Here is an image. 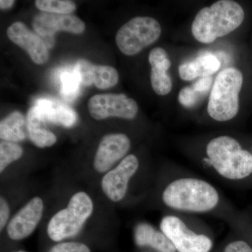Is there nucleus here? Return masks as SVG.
<instances>
[{
    "label": "nucleus",
    "mask_w": 252,
    "mask_h": 252,
    "mask_svg": "<svg viewBox=\"0 0 252 252\" xmlns=\"http://www.w3.org/2000/svg\"><path fill=\"white\" fill-rule=\"evenodd\" d=\"M245 19L242 6L231 0H220L198 11L192 24V34L197 41L210 44L240 27Z\"/></svg>",
    "instance_id": "f257e3e1"
},
{
    "label": "nucleus",
    "mask_w": 252,
    "mask_h": 252,
    "mask_svg": "<svg viewBox=\"0 0 252 252\" xmlns=\"http://www.w3.org/2000/svg\"><path fill=\"white\" fill-rule=\"evenodd\" d=\"M167 206L182 211L204 212L215 208L219 203L216 189L203 180L183 178L171 182L162 193Z\"/></svg>",
    "instance_id": "f03ea898"
},
{
    "label": "nucleus",
    "mask_w": 252,
    "mask_h": 252,
    "mask_svg": "<svg viewBox=\"0 0 252 252\" xmlns=\"http://www.w3.org/2000/svg\"><path fill=\"white\" fill-rule=\"evenodd\" d=\"M207 154L219 174L229 180H241L252 173V155L243 150L238 141L220 136L210 141Z\"/></svg>",
    "instance_id": "7ed1b4c3"
},
{
    "label": "nucleus",
    "mask_w": 252,
    "mask_h": 252,
    "mask_svg": "<svg viewBox=\"0 0 252 252\" xmlns=\"http://www.w3.org/2000/svg\"><path fill=\"white\" fill-rule=\"evenodd\" d=\"M243 83V74L236 68H226L217 75L207 106V112L212 119L226 122L237 115Z\"/></svg>",
    "instance_id": "20e7f679"
},
{
    "label": "nucleus",
    "mask_w": 252,
    "mask_h": 252,
    "mask_svg": "<svg viewBox=\"0 0 252 252\" xmlns=\"http://www.w3.org/2000/svg\"><path fill=\"white\" fill-rule=\"evenodd\" d=\"M94 210V204L88 194L79 192L69 200L67 207L58 212L47 227L49 238L59 242L75 236Z\"/></svg>",
    "instance_id": "39448f33"
},
{
    "label": "nucleus",
    "mask_w": 252,
    "mask_h": 252,
    "mask_svg": "<svg viewBox=\"0 0 252 252\" xmlns=\"http://www.w3.org/2000/svg\"><path fill=\"white\" fill-rule=\"evenodd\" d=\"M161 34V27L157 20L147 16H139L130 20L119 28L116 34V43L126 56H134L154 44Z\"/></svg>",
    "instance_id": "423d86ee"
},
{
    "label": "nucleus",
    "mask_w": 252,
    "mask_h": 252,
    "mask_svg": "<svg viewBox=\"0 0 252 252\" xmlns=\"http://www.w3.org/2000/svg\"><path fill=\"white\" fill-rule=\"evenodd\" d=\"M160 229L179 252H209L212 248L211 240L204 235L191 231L180 219L167 216L162 219Z\"/></svg>",
    "instance_id": "0eeeda50"
},
{
    "label": "nucleus",
    "mask_w": 252,
    "mask_h": 252,
    "mask_svg": "<svg viewBox=\"0 0 252 252\" xmlns=\"http://www.w3.org/2000/svg\"><path fill=\"white\" fill-rule=\"evenodd\" d=\"M88 109L95 120L109 117L133 119L138 112L137 102L125 94H95L89 99Z\"/></svg>",
    "instance_id": "6e6552de"
},
{
    "label": "nucleus",
    "mask_w": 252,
    "mask_h": 252,
    "mask_svg": "<svg viewBox=\"0 0 252 252\" xmlns=\"http://www.w3.org/2000/svg\"><path fill=\"white\" fill-rule=\"evenodd\" d=\"M139 167V161L135 155L127 156L115 168L104 176L102 189L106 196L113 202H119L125 197L131 177Z\"/></svg>",
    "instance_id": "1a4fd4ad"
},
{
    "label": "nucleus",
    "mask_w": 252,
    "mask_h": 252,
    "mask_svg": "<svg viewBox=\"0 0 252 252\" xmlns=\"http://www.w3.org/2000/svg\"><path fill=\"white\" fill-rule=\"evenodd\" d=\"M44 203L39 197L28 202L14 215L7 225V234L11 240H21L33 233L42 217Z\"/></svg>",
    "instance_id": "9d476101"
},
{
    "label": "nucleus",
    "mask_w": 252,
    "mask_h": 252,
    "mask_svg": "<svg viewBox=\"0 0 252 252\" xmlns=\"http://www.w3.org/2000/svg\"><path fill=\"white\" fill-rule=\"evenodd\" d=\"M130 147V141L124 134H109L104 136L96 152L94 168L100 173L107 172L116 162L125 157Z\"/></svg>",
    "instance_id": "9b49d317"
},
{
    "label": "nucleus",
    "mask_w": 252,
    "mask_h": 252,
    "mask_svg": "<svg viewBox=\"0 0 252 252\" xmlns=\"http://www.w3.org/2000/svg\"><path fill=\"white\" fill-rule=\"evenodd\" d=\"M36 33L44 37H52L58 31L79 34L85 31V23L72 14H57L41 12L36 15L32 22Z\"/></svg>",
    "instance_id": "f8f14e48"
},
{
    "label": "nucleus",
    "mask_w": 252,
    "mask_h": 252,
    "mask_svg": "<svg viewBox=\"0 0 252 252\" xmlns=\"http://www.w3.org/2000/svg\"><path fill=\"white\" fill-rule=\"evenodd\" d=\"M6 34L10 40L27 52L35 64H44L47 62L49 59L47 46L26 25L15 22L8 28Z\"/></svg>",
    "instance_id": "ddd939ff"
},
{
    "label": "nucleus",
    "mask_w": 252,
    "mask_h": 252,
    "mask_svg": "<svg viewBox=\"0 0 252 252\" xmlns=\"http://www.w3.org/2000/svg\"><path fill=\"white\" fill-rule=\"evenodd\" d=\"M149 62L152 66L151 83L154 92L158 95L170 94L172 82L167 70L171 66V61L166 51L160 47L152 49L149 54Z\"/></svg>",
    "instance_id": "4468645a"
},
{
    "label": "nucleus",
    "mask_w": 252,
    "mask_h": 252,
    "mask_svg": "<svg viewBox=\"0 0 252 252\" xmlns=\"http://www.w3.org/2000/svg\"><path fill=\"white\" fill-rule=\"evenodd\" d=\"M40 111L45 122L70 127L76 124L77 113L65 104L50 98H40L34 104Z\"/></svg>",
    "instance_id": "2eb2a0df"
},
{
    "label": "nucleus",
    "mask_w": 252,
    "mask_h": 252,
    "mask_svg": "<svg viewBox=\"0 0 252 252\" xmlns=\"http://www.w3.org/2000/svg\"><path fill=\"white\" fill-rule=\"evenodd\" d=\"M220 67V61L215 55L203 54L194 61L181 64L179 74L183 80L192 81L198 77H210Z\"/></svg>",
    "instance_id": "dca6fc26"
},
{
    "label": "nucleus",
    "mask_w": 252,
    "mask_h": 252,
    "mask_svg": "<svg viewBox=\"0 0 252 252\" xmlns=\"http://www.w3.org/2000/svg\"><path fill=\"white\" fill-rule=\"evenodd\" d=\"M44 122L39 108L33 106L28 112L26 126L30 140L39 148L51 147L57 142L56 135L43 127Z\"/></svg>",
    "instance_id": "f3484780"
},
{
    "label": "nucleus",
    "mask_w": 252,
    "mask_h": 252,
    "mask_svg": "<svg viewBox=\"0 0 252 252\" xmlns=\"http://www.w3.org/2000/svg\"><path fill=\"white\" fill-rule=\"evenodd\" d=\"M135 239L136 244L140 247L149 246L158 252L177 251L166 235L147 223H140L136 227Z\"/></svg>",
    "instance_id": "a211bd4d"
},
{
    "label": "nucleus",
    "mask_w": 252,
    "mask_h": 252,
    "mask_svg": "<svg viewBox=\"0 0 252 252\" xmlns=\"http://www.w3.org/2000/svg\"><path fill=\"white\" fill-rule=\"evenodd\" d=\"M27 125L22 113L15 111L0 123V138L4 142H21L26 139L23 127Z\"/></svg>",
    "instance_id": "6ab92c4d"
},
{
    "label": "nucleus",
    "mask_w": 252,
    "mask_h": 252,
    "mask_svg": "<svg viewBox=\"0 0 252 252\" xmlns=\"http://www.w3.org/2000/svg\"><path fill=\"white\" fill-rule=\"evenodd\" d=\"M93 84L101 90L110 89L119 81V73L115 68L109 65H94L91 69Z\"/></svg>",
    "instance_id": "aec40b11"
},
{
    "label": "nucleus",
    "mask_w": 252,
    "mask_h": 252,
    "mask_svg": "<svg viewBox=\"0 0 252 252\" xmlns=\"http://www.w3.org/2000/svg\"><path fill=\"white\" fill-rule=\"evenodd\" d=\"M35 6L41 12L57 14H70L77 8L74 1L67 0H37Z\"/></svg>",
    "instance_id": "412c9836"
},
{
    "label": "nucleus",
    "mask_w": 252,
    "mask_h": 252,
    "mask_svg": "<svg viewBox=\"0 0 252 252\" xmlns=\"http://www.w3.org/2000/svg\"><path fill=\"white\" fill-rule=\"evenodd\" d=\"M23 152L22 148L17 144L1 142L0 143V172H3L11 162L22 157Z\"/></svg>",
    "instance_id": "4be33fe9"
},
{
    "label": "nucleus",
    "mask_w": 252,
    "mask_h": 252,
    "mask_svg": "<svg viewBox=\"0 0 252 252\" xmlns=\"http://www.w3.org/2000/svg\"><path fill=\"white\" fill-rule=\"evenodd\" d=\"M63 84V93L67 97H70L77 92L81 83L79 74L74 72H65L61 77Z\"/></svg>",
    "instance_id": "5701e85b"
},
{
    "label": "nucleus",
    "mask_w": 252,
    "mask_h": 252,
    "mask_svg": "<svg viewBox=\"0 0 252 252\" xmlns=\"http://www.w3.org/2000/svg\"><path fill=\"white\" fill-rule=\"evenodd\" d=\"M203 97L204 96L197 92L191 86L182 89L178 95L179 102L187 108L194 107Z\"/></svg>",
    "instance_id": "b1692460"
},
{
    "label": "nucleus",
    "mask_w": 252,
    "mask_h": 252,
    "mask_svg": "<svg viewBox=\"0 0 252 252\" xmlns=\"http://www.w3.org/2000/svg\"><path fill=\"white\" fill-rule=\"evenodd\" d=\"M50 252H91V250L84 244L69 242L56 245Z\"/></svg>",
    "instance_id": "393cba45"
},
{
    "label": "nucleus",
    "mask_w": 252,
    "mask_h": 252,
    "mask_svg": "<svg viewBox=\"0 0 252 252\" xmlns=\"http://www.w3.org/2000/svg\"><path fill=\"white\" fill-rule=\"evenodd\" d=\"M212 78L211 77H201L195 81L191 86L197 92L205 97L211 89Z\"/></svg>",
    "instance_id": "a878e982"
},
{
    "label": "nucleus",
    "mask_w": 252,
    "mask_h": 252,
    "mask_svg": "<svg viewBox=\"0 0 252 252\" xmlns=\"http://www.w3.org/2000/svg\"><path fill=\"white\" fill-rule=\"evenodd\" d=\"M9 217V207L7 202L2 197L0 200V229L3 230Z\"/></svg>",
    "instance_id": "bb28decb"
},
{
    "label": "nucleus",
    "mask_w": 252,
    "mask_h": 252,
    "mask_svg": "<svg viewBox=\"0 0 252 252\" xmlns=\"http://www.w3.org/2000/svg\"><path fill=\"white\" fill-rule=\"evenodd\" d=\"M224 252H252V249L244 241H235L227 245Z\"/></svg>",
    "instance_id": "cd10ccee"
},
{
    "label": "nucleus",
    "mask_w": 252,
    "mask_h": 252,
    "mask_svg": "<svg viewBox=\"0 0 252 252\" xmlns=\"http://www.w3.org/2000/svg\"><path fill=\"white\" fill-rule=\"evenodd\" d=\"M15 1L14 0H1L0 1V8L1 10L9 9L12 7Z\"/></svg>",
    "instance_id": "c85d7f7f"
},
{
    "label": "nucleus",
    "mask_w": 252,
    "mask_h": 252,
    "mask_svg": "<svg viewBox=\"0 0 252 252\" xmlns=\"http://www.w3.org/2000/svg\"></svg>",
    "instance_id": "c756f323"
}]
</instances>
